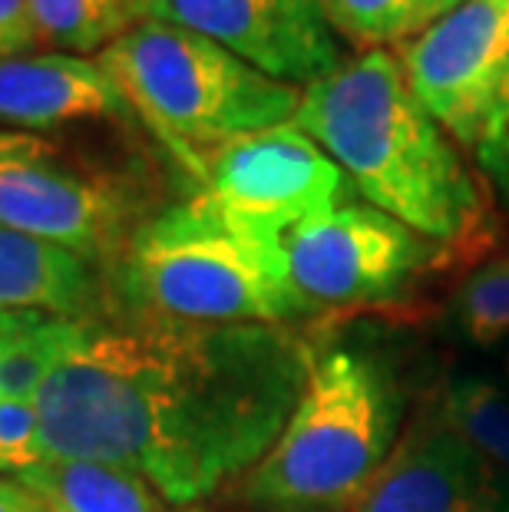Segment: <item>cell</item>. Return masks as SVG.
I'll use <instances>...</instances> for the list:
<instances>
[{
  "instance_id": "d4e9b609",
  "label": "cell",
  "mask_w": 509,
  "mask_h": 512,
  "mask_svg": "<svg viewBox=\"0 0 509 512\" xmlns=\"http://www.w3.org/2000/svg\"><path fill=\"white\" fill-rule=\"evenodd\" d=\"M182 512H209V509H196V506H189V509H182Z\"/></svg>"
},
{
  "instance_id": "9c48e42d",
  "label": "cell",
  "mask_w": 509,
  "mask_h": 512,
  "mask_svg": "<svg viewBox=\"0 0 509 512\" xmlns=\"http://www.w3.org/2000/svg\"><path fill=\"white\" fill-rule=\"evenodd\" d=\"M394 53L424 110L473 152L509 80V0H467Z\"/></svg>"
},
{
  "instance_id": "ffe728a7",
  "label": "cell",
  "mask_w": 509,
  "mask_h": 512,
  "mask_svg": "<svg viewBox=\"0 0 509 512\" xmlns=\"http://www.w3.org/2000/svg\"><path fill=\"white\" fill-rule=\"evenodd\" d=\"M43 460L40 413L30 400H0V476H17Z\"/></svg>"
},
{
  "instance_id": "cb8c5ba5",
  "label": "cell",
  "mask_w": 509,
  "mask_h": 512,
  "mask_svg": "<svg viewBox=\"0 0 509 512\" xmlns=\"http://www.w3.org/2000/svg\"><path fill=\"white\" fill-rule=\"evenodd\" d=\"M460 4H467V0H424V7H427V27H430L437 17L450 14V10H457Z\"/></svg>"
},
{
  "instance_id": "9a60e30c",
  "label": "cell",
  "mask_w": 509,
  "mask_h": 512,
  "mask_svg": "<svg viewBox=\"0 0 509 512\" xmlns=\"http://www.w3.org/2000/svg\"><path fill=\"white\" fill-rule=\"evenodd\" d=\"M83 318L17 308L0 311V400L37 403L43 384L77 344Z\"/></svg>"
},
{
  "instance_id": "8992f818",
  "label": "cell",
  "mask_w": 509,
  "mask_h": 512,
  "mask_svg": "<svg viewBox=\"0 0 509 512\" xmlns=\"http://www.w3.org/2000/svg\"><path fill=\"white\" fill-rule=\"evenodd\" d=\"M0 225L86 261L119 258L136 232V199L110 172L83 166L37 133L0 129Z\"/></svg>"
},
{
  "instance_id": "e0dca14e",
  "label": "cell",
  "mask_w": 509,
  "mask_h": 512,
  "mask_svg": "<svg viewBox=\"0 0 509 512\" xmlns=\"http://www.w3.org/2000/svg\"><path fill=\"white\" fill-rule=\"evenodd\" d=\"M443 423L509 473V394L480 377L450 380L437 400Z\"/></svg>"
},
{
  "instance_id": "52a82bcc",
  "label": "cell",
  "mask_w": 509,
  "mask_h": 512,
  "mask_svg": "<svg viewBox=\"0 0 509 512\" xmlns=\"http://www.w3.org/2000/svg\"><path fill=\"white\" fill-rule=\"evenodd\" d=\"M288 275L311 311L384 308L400 301L433 265V245L414 228L367 202L338 209L291 228L281 238Z\"/></svg>"
},
{
  "instance_id": "7c38bea8",
  "label": "cell",
  "mask_w": 509,
  "mask_h": 512,
  "mask_svg": "<svg viewBox=\"0 0 509 512\" xmlns=\"http://www.w3.org/2000/svg\"><path fill=\"white\" fill-rule=\"evenodd\" d=\"M123 116H133V110L93 57L34 50L0 60V129L40 136Z\"/></svg>"
},
{
  "instance_id": "44dd1931",
  "label": "cell",
  "mask_w": 509,
  "mask_h": 512,
  "mask_svg": "<svg viewBox=\"0 0 509 512\" xmlns=\"http://www.w3.org/2000/svg\"><path fill=\"white\" fill-rule=\"evenodd\" d=\"M473 156L480 162V169L486 172V179H490L509 202V80L503 86L500 100H496V110L490 116V123H486Z\"/></svg>"
},
{
  "instance_id": "7a4b0ae2",
  "label": "cell",
  "mask_w": 509,
  "mask_h": 512,
  "mask_svg": "<svg viewBox=\"0 0 509 512\" xmlns=\"http://www.w3.org/2000/svg\"><path fill=\"white\" fill-rule=\"evenodd\" d=\"M367 205L440 248L476 245L486 228L480 179L407 86L394 50H364L301 90L291 116Z\"/></svg>"
},
{
  "instance_id": "4fadbf2b",
  "label": "cell",
  "mask_w": 509,
  "mask_h": 512,
  "mask_svg": "<svg viewBox=\"0 0 509 512\" xmlns=\"http://www.w3.org/2000/svg\"><path fill=\"white\" fill-rule=\"evenodd\" d=\"M34 308L90 318L106 308L96 265L70 248L0 225V311Z\"/></svg>"
},
{
  "instance_id": "277c9868",
  "label": "cell",
  "mask_w": 509,
  "mask_h": 512,
  "mask_svg": "<svg viewBox=\"0 0 509 512\" xmlns=\"http://www.w3.org/2000/svg\"><path fill=\"white\" fill-rule=\"evenodd\" d=\"M93 60L133 116L196 179L215 149L291 123L301 100L298 86L272 80L209 37L162 20H139Z\"/></svg>"
},
{
  "instance_id": "7402d4cb",
  "label": "cell",
  "mask_w": 509,
  "mask_h": 512,
  "mask_svg": "<svg viewBox=\"0 0 509 512\" xmlns=\"http://www.w3.org/2000/svg\"><path fill=\"white\" fill-rule=\"evenodd\" d=\"M40 47L30 0H0V60L34 53Z\"/></svg>"
},
{
  "instance_id": "3957f363",
  "label": "cell",
  "mask_w": 509,
  "mask_h": 512,
  "mask_svg": "<svg viewBox=\"0 0 509 512\" xmlns=\"http://www.w3.org/2000/svg\"><path fill=\"white\" fill-rule=\"evenodd\" d=\"M116 301L192 324H281L314 314L281 242L242 232L196 192L139 222L116 258Z\"/></svg>"
},
{
  "instance_id": "603a6c76",
  "label": "cell",
  "mask_w": 509,
  "mask_h": 512,
  "mask_svg": "<svg viewBox=\"0 0 509 512\" xmlns=\"http://www.w3.org/2000/svg\"><path fill=\"white\" fill-rule=\"evenodd\" d=\"M0 512H43V506L14 476H0Z\"/></svg>"
},
{
  "instance_id": "5bb4252c",
  "label": "cell",
  "mask_w": 509,
  "mask_h": 512,
  "mask_svg": "<svg viewBox=\"0 0 509 512\" xmlns=\"http://www.w3.org/2000/svg\"><path fill=\"white\" fill-rule=\"evenodd\" d=\"M14 479L43 512H162L166 503L139 473L80 456H47Z\"/></svg>"
},
{
  "instance_id": "2e32d148",
  "label": "cell",
  "mask_w": 509,
  "mask_h": 512,
  "mask_svg": "<svg viewBox=\"0 0 509 512\" xmlns=\"http://www.w3.org/2000/svg\"><path fill=\"white\" fill-rule=\"evenodd\" d=\"M40 47L96 57L139 24V0H30Z\"/></svg>"
},
{
  "instance_id": "30bf717a",
  "label": "cell",
  "mask_w": 509,
  "mask_h": 512,
  "mask_svg": "<svg viewBox=\"0 0 509 512\" xmlns=\"http://www.w3.org/2000/svg\"><path fill=\"white\" fill-rule=\"evenodd\" d=\"M139 20L209 37L248 67L301 90L344 63L321 0H139Z\"/></svg>"
},
{
  "instance_id": "6da1fadb",
  "label": "cell",
  "mask_w": 509,
  "mask_h": 512,
  "mask_svg": "<svg viewBox=\"0 0 509 512\" xmlns=\"http://www.w3.org/2000/svg\"><path fill=\"white\" fill-rule=\"evenodd\" d=\"M311 347L281 324H192L106 304L37 397L47 456L126 466L192 506L252 473L308 384Z\"/></svg>"
},
{
  "instance_id": "ba28073f",
  "label": "cell",
  "mask_w": 509,
  "mask_h": 512,
  "mask_svg": "<svg viewBox=\"0 0 509 512\" xmlns=\"http://www.w3.org/2000/svg\"><path fill=\"white\" fill-rule=\"evenodd\" d=\"M344 189V172L295 123L232 139L199 176V195L215 212L268 242L338 209Z\"/></svg>"
},
{
  "instance_id": "5b68a950",
  "label": "cell",
  "mask_w": 509,
  "mask_h": 512,
  "mask_svg": "<svg viewBox=\"0 0 509 512\" xmlns=\"http://www.w3.org/2000/svg\"><path fill=\"white\" fill-rule=\"evenodd\" d=\"M397 427V384L377 357L351 347L311 351L308 384L248 473V496L278 512L348 509L394 450Z\"/></svg>"
},
{
  "instance_id": "d6986e66",
  "label": "cell",
  "mask_w": 509,
  "mask_h": 512,
  "mask_svg": "<svg viewBox=\"0 0 509 512\" xmlns=\"http://www.w3.org/2000/svg\"><path fill=\"white\" fill-rule=\"evenodd\" d=\"M460 331L473 344H496L509 334V255L486 261L453 298Z\"/></svg>"
},
{
  "instance_id": "8fae6325",
  "label": "cell",
  "mask_w": 509,
  "mask_h": 512,
  "mask_svg": "<svg viewBox=\"0 0 509 512\" xmlns=\"http://www.w3.org/2000/svg\"><path fill=\"white\" fill-rule=\"evenodd\" d=\"M348 512H509V473L430 407L400 433Z\"/></svg>"
},
{
  "instance_id": "ac0fdd59",
  "label": "cell",
  "mask_w": 509,
  "mask_h": 512,
  "mask_svg": "<svg viewBox=\"0 0 509 512\" xmlns=\"http://www.w3.org/2000/svg\"><path fill=\"white\" fill-rule=\"evenodd\" d=\"M334 34L357 50H397L427 30L424 0H321Z\"/></svg>"
}]
</instances>
